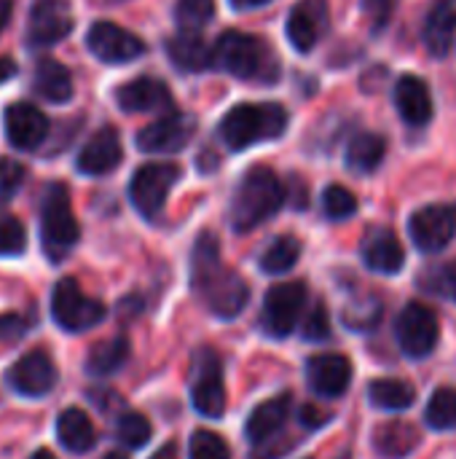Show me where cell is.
Wrapping results in <instances>:
<instances>
[{"instance_id": "6da1fadb", "label": "cell", "mask_w": 456, "mask_h": 459, "mask_svg": "<svg viewBox=\"0 0 456 459\" xmlns=\"http://www.w3.org/2000/svg\"><path fill=\"white\" fill-rule=\"evenodd\" d=\"M212 48H215V67L231 73L234 78L261 81V83H274L280 78V59L263 38L228 30L218 38Z\"/></svg>"}, {"instance_id": "7a4b0ae2", "label": "cell", "mask_w": 456, "mask_h": 459, "mask_svg": "<svg viewBox=\"0 0 456 459\" xmlns=\"http://www.w3.org/2000/svg\"><path fill=\"white\" fill-rule=\"evenodd\" d=\"M290 113L280 102H239L220 118V137L231 151L277 140L288 132Z\"/></svg>"}, {"instance_id": "3957f363", "label": "cell", "mask_w": 456, "mask_h": 459, "mask_svg": "<svg viewBox=\"0 0 456 459\" xmlns=\"http://www.w3.org/2000/svg\"><path fill=\"white\" fill-rule=\"evenodd\" d=\"M282 204H285V188L280 178L266 167H253L242 178L231 199V210H228L231 229L247 234L261 223H266L269 218H274Z\"/></svg>"}, {"instance_id": "277c9868", "label": "cell", "mask_w": 456, "mask_h": 459, "mask_svg": "<svg viewBox=\"0 0 456 459\" xmlns=\"http://www.w3.org/2000/svg\"><path fill=\"white\" fill-rule=\"evenodd\" d=\"M78 237H81V229L73 215L67 188L62 183L48 186L43 196V207H40V242H43L46 255L51 261H62L75 247Z\"/></svg>"}, {"instance_id": "5b68a950", "label": "cell", "mask_w": 456, "mask_h": 459, "mask_svg": "<svg viewBox=\"0 0 456 459\" xmlns=\"http://www.w3.org/2000/svg\"><path fill=\"white\" fill-rule=\"evenodd\" d=\"M51 317L67 333H83L97 328L105 320V307L97 299H89L73 277H65L54 285L51 293Z\"/></svg>"}, {"instance_id": "8992f818", "label": "cell", "mask_w": 456, "mask_h": 459, "mask_svg": "<svg viewBox=\"0 0 456 459\" xmlns=\"http://www.w3.org/2000/svg\"><path fill=\"white\" fill-rule=\"evenodd\" d=\"M191 403L207 420H220L226 414V379L223 360L212 347H202L194 355L191 371Z\"/></svg>"}, {"instance_id": "52a82bcc", "label": "cell", "mask_w": 456, "mask_h": 459, "mask_svg": "<svg viewBox=\"0 0 456 459\" xmlns=\"http://www.w3.org/2000/svg\"><path fill=\"white\" fill-rule=\"evenodd\" d=\"M306 307V285L304 282H280L269 288L261 312V328L271 339H288Z\"/></svg>"}, {"instance_id": "ba28073f", "label": "cell", "mask_w": 456, "mask_h": 459, "mask_svg": "<svg viewBox=\"0 0 456 459\" xmlns=\"http://www.w3.org/2000/svg\"><path fill=\"white\" fill-rule=\"evenodd\" d=\"M395 339L406 358L422 360V358L433 355V350L438 347V339H441L438 315L419 301L406 304L395 320Z\"/></svg>"}, {"instance_id": "9c48e42d", "label": "cell", "mask_w": 456, "mask_h": 459, "mask_svg": "<svg viewBox=\"0 0 456 459\" xmlns=\"http://www.w3.org/2000/svg\"><path fill=\"white\" fill-rule=\"evenodd\" d=\"M177 180H180V167H175V164L140 167L129 183V199H132L134 210L142 218H156L164 210L167 196Z\"/></svg>"}, {"instance_id": "30bf717a", "label": "cell", "mask_w": 456, "mask_h": 459, "mask_svg": "<svg viewBox=\"0 0 456 459\" xmlns=\"http://www.w3.org/2000/svg\"><path fill=\"white\" fill-rule=\"evenodd\" d=\"M196 293L204 299V304L210 307V312L220 320H234L242 315V309L250 301V285L245 282V277H239L231 269H218L204 285L196 288Z\"/></svg>"}, {"instance_id": "8fae6325", "label": "cell", "mask_w": 456, "mask_h": 459, "mask_svg": "<svg viewBox=\"0 0 456 459\" xmlns=\"http://www.w3.org/2000/svg\"><path fill=\"white\" fill-rule=\"evenodd\" d=\"M411 242L422 253H441L456 234V210L449 204H427L409 221Z\"/></svg>"}, {"instance_id": "7c38bea8", "label": "cell", "mask_w": 456, "mask_h": 459, "mask_svg": "<svg viewBox=\"0 0 456 459\" xmlns=\"http://www.w3.org/2000/svg\"><path fill=\"white\" fill-rule=\"evenodd\" d=\"M8 387L22 398H43L56 385V366L43 350L22 355L5 374Z\"/></svg>"}, {"instance_id": "4fadbf2b", "label": "cell", "mask_w": 456, "mask_h": 459, "mask_svg": "<svg viewBox=\"0 0 456 459\" xmlns=\"http://www.w3.org/2000/svg\"><path fill=\"white\" fill-rule=\"evenodd\" d=\"M86 46L97 59H102L108 65L132 62L145 51V43L134 32L124 30L116 22H94L86 35Z\"/></svg>"}, {"instance_id": "5bb4252c", "label": "cell", "mask_w": 456, "mask_h": 459, "mask_svg": "<svg viewBox=\"0 0 456 459\" xmlns=\"http://www.w3.org/2000/svg\"><path fill=\"white\" fill-rule=\"evenodd\" d=\"M196 121L185 113H169L153 124H148L145 129H140L137 134V148L145 153H175L183 151L191 137H194Z\"/></svg>"}, {"instance_id": "9a60e30c", "label": "cell", "mask_w": 456, "mask_h": 459, "mask_svg": "<svg viewBox=\"0 0 456 459\" xmlns=\"http://www.w3.org/2000/svg\"><path fill=\"white\" fill-rule=\"evenodd\" d=\"M328 16H331L328 0H298L288 16V27H285L293 48L301 54L312 51L328 27Z\"/></svg>"}, {"instance_id": "2e32d148", "label": "cell", "mask_w": 456, "mask_h": 459, "mask_svg": "<svg viewBox=\"0 0 456 459\" xmlns=\"http://www.w3.org/2000/svg\"><path fill=\"white\" fill-rule=\"evenodd\" d=\"M306 382L314 395L336 401L352 385V363L344 355H314L306 363Z\"/></svg>"}, {"instance_id": "e0dca14e", "label": "cell", "mask_w": 456, "mask_h": 459, "mask_svg": "<svg viewBox=\"0 0 456 459\" xmlns=\"http://www.w3.org/2000/svg\"><path fill=\"white\" fill-rule=\"evenodd\" d=\"M73 30V13L65 0H40L35 3L27 24V38L35 46H51L67 38Z\"/></svg>"}, {"instance_id": "ac0fdd59", "label": "cell", "mask_w": 456, "mask_h": 459, "mask_svg": "<svg viewBox=\"0 0 456 459\" xmlns=\"http://www.w3.org/2000/svg\"><path fill=\"white\" fill-rule=\"evenodd\" d=\"M8 143L19 151H35L48 134V118L30 102H13L5 110Z\"/></svg>"}, {"instance_id": "d6986e66", "label": "cell", "mask_w": 456, "mask_h": 459, "mask_svg": "<svg viewBox=\"0 0 456 459\" xmlns=\"http://www.w3.org/2000/svg\"><path fill=\"white\" fill-rule=\"evenodd\" d=\"M116 102L126 113H151V110H164L172 108V94L164 81L140 75L134 81H126L116 91Z\"/></svg>"}, {"instance_id": "ffe728a7", "label": "cell", "mask_w": 456, "mask_h": 459, "mask_svg": "<svg viewBox=\"0 0 456 459\" xmlns=\"http://www.w3.org/2000/svg\"><path fill=\"white\" fill-rule=\"evenodd\" d=\"M124 148H121V137L113 126H102L78 153L75 167L83 175H108L121 164Z\"/></svg>"}, {"instance_id": "44dd1931", "label": "cell", "mask_w": 456, "mask_h": 459, "mask_svg": "<svg viewBox=\"0 0 456 459\" xmlns=\"http://www.w3.org/2000/svg\"><path fill=\"white\" fill-rule=\"evenodd\" d=\"M395 105L406 124L411 126H427L433 121V94L419 75H400L395 83Z\"/></svg>"}, {"instance_id": "7402d4cb", "label": "cell", "mask_w": 456, "mask_h": 459, "mask_svg": "<svg viewBox=\"0 0 456 459\" xmlns=\"http://www.w3.org/2000/svg\"><path fill=\"white\" fill-rule=\"evenodd\" d=\"M360 255H363V264L376 274H398L406 264V250L400 239L387 229H376L366 234L360 245Z\"/></svg>"}, {"instance_id": "603a6c76", "label": "cell", "mask_w": 456, "mask_h": 459, "mask_svg": "<svg viewBox=\"0 0 456 459\" xmlns=\"http://www.w3.org/2000/svg\"><path fill=\"white\" fill-rule=\"evenodd\" d=\"M288 417H290V395H277V398L255 406L247 417V425H245L247 441L255 446L269 444L285 428Z\"/></svg>"}, {"instance_id": "cb8c5ba5", "label": "cell", "mask_w": 456, "mask_h": 459, "mask_svg": "<svg viewBox=\"0 0 456 459\" xmlns=\"http://www.w3.org/2000/svg\"><path fill=\"white\" fill-rule=\"evenodd\" d=\"M425 43L435 56H446L456 35V0H435L425 19Z\"/></svg>"}, {"instance_id": "d4e9b609", "label": "cell", "mask_w": 456, "mask_h": 459, "mask_svg": "<svg viewBox=\"0 0 456 459\" xmlns=\"http://www.w3.org/2000/svg\"><path fill=\"white\" fill-rule=\"evenodd\" d=\"M167 54L185 73H202L215 65V48H210L207 40L199 38L196 32H180L169 38Z\"/></svg>"}, {"instance_id": "484cf974", "label": "cell", "mask_w": 456, "mask_h": 459, "mask_svg": "<svg viewBox=\"0 0 456 459\" xmlns=\"http://www.w3.org/2000/svg\"><path fill=\"white\" fill-rule=\"evenodd\" d=\"M56 438L70 455H86L97 444L91 420L81 409H65L56 420Z\"/></svg>"}, {"instance_id": "4316f807", "label": "cell", "mask_w": 456, "mask_h": 459, "mask_svg": "<svg viewBox=\"0 0 456 459\" xmlns=\"http://www.w3.org/2000/svg\"><path fill=\"white\" fill-rule=\"evenodd\" d=\"M384 153H387V140L376 132H363L349 143L344 164L355 175H371L384 161Z\"/></svg>"}, {"instance_id": "83f0119b", "label": "cell", "mask_w": 456, "mask_h": 459, "mask_svg": "<svg viewBox=\"0 0 456 459\" xmlns=\"http://www.w3.org/2000/svg\"><path fill=\"white\" fill-rule=\"evenodd\" d=\"M129 342L126 336H116V339H108V342H99L91 347L89 358H86V374L89 377H97V379H105V377H113L118 374L126 360H129Z\"/></svg>"}, {"instance_id": "f1b7e54d", "label": "cell", "mask_w": 456, "mask_h": 459, "mask_svg": "<svg viewBox=\"0 0 456 459\" xmlns=\"http://www.w3.org/2000/svg\"><path fill=\"white\" fill-rule=\"evenodd\" d=\"M374 446L382 457L403 459L419 446V433L409 422H384L374 433Z\"/></svg>"}, {"instance_id": "f546056e", "label": "cell", "mask_w": 456, "mask_h": 459, "mask_svg": "<svg viewBox=\"0 0 456 459\" xmlns=\"http://www.w3.org/2000/svg\"><path fill=\"white\" fill-rule=\"evenodd\" d=\"M35 89L48 102H67L73 97L70 70L56 59H40L35 67Z\"/></svg>"}, {"instance_id": "4dcf8cb0", "label": "cell", "mask_w": 456, "mask_h": 459, "mask_svg": "<svg viewBox=\"0 0 456 459\" xmlns=\"http://www.w3.org/2000/svg\"><path fill=\"white\" fill-rule=\"evenodd\" d=\"M414 398V387L400 379H374L368 385V401L382 411H406Z\"/></svg>"}, {"instance_id": "1f68e13d", "label": "cell", "mask_w": 456, "mask_h": 459, "mask_svg": "<svg viewBox=\"0 0 456 459\" xmlns=\"http://www.w3.org/2000/svg\"><path fill=\"white\" fill-rule=\"evenodd\" d=\"M218 269H220V242L210 231H204L196 239L194 253H191V285H194V290L199 285H204Z\"/></svg>"}, {"instance_id": "d6a6232c", "label": "cell", "mask_w": 456, "mask_h": 459, "mask_svg": "<svg viewBox=\"0 0 456 459\" xmlns=\"http://www.w3.org/2000/svg\"><path fill=\"white\" fill-rule=\"evenodd\" d=\"M301 258V242L296 237H277L261 255V269L266 274H285Z\"/></svg>"}, {"instance_id": "836d02e7", "label": "cell", "mask_w": 456, "mask_h": 459, "mask_svg": "<svg viewBox=\"0 0 456 459\" xmlns=\"http://www.w3.org/2000/svg\"><path fill=\"white\" fill-rule=\"evenodd\" d=\"M425 422L438 433L456 430V390L441 387L433 393V398L425 409Z\"/></svg>"}, {"instance_id": "e575fe53", "label": "cell", "mask_w": 456, "mask_h": 459, "mask_svg": "<svg viewBox=\"0 0 456 459\" xmlns=\"http://www.w3.org/2000/svg\"><path fill=\"white\" fill-rule=\"evenodd\" d=\"M419 288L425 293L435 296V299H443V301L456 304V266H449V264L427 266L419 274Z\"/></svg>"}, {"instance_id": "d590c367", "label": "cell", "mask_w": 456, "mask_h": 459, "mask_svg": "<svg viewBox=\"0 0 456 459\" xmlns=\"http://www.w3.org/2000/svg\"><path fill=\"white\" fill-rule=\"evenodd\" d=\"M215 16V0H177L175 19L183 32H199Z\"/></svg>"}, {"instance_id": "8d00e7d4", "label": "cell", "mask_w": 456, "mask_h": 459, "mask_svg": "<svg viewBox=\"0 0 456 459\" xmlns=\"http://www.w3.org/2000/svg\"><path fill=\"white\" fill-rule=\"evenodd\" d=\"M151 436H153V428L142 414L129 411V414H121L116 422V438L126 449H142L151 441Z\"/></svg>"}, {"instance_id": "74e56055", "label": "cell", "mask_w": 456, "mask_h": 459, "mask_svg": "<svg viewBox=\"0 0 456 459\" xmlns=\"http://www.w3.org/2000/svg\"><path fill=\"white\" fill-rule=\"evenodd\" d=\"M341 320L352 331H371L382 320V304H379V299H371V296L352 301L349 307H344Z\"/></svg>"}, {"instance_id": "f35d334b", "label": "cell", "mask_w": 456, "mask_h": 459, "mask_svg": "<svg viewBox=\"0 0 456 459\" xmlns=\"http://www.w3.org/2000/svg\"><path fill=\"white\" fill-rule=\"evenodd\" d=\"M323 212L331 221H347V218H352L357 212V199H355V194L347 186L333 183L323 194Z\"/></svg>"}, {"instance_id": "ab89813d", "label": "cell", "mask_w": 456, "mask_h": 459, "mask_svg": "<svg viewBox=\"0 0 456 459\" xmlns=\"http://www.w3.org/2000/svg\"><path fill=\"white\" fill-rule=\"evenodd\" d=\"M188 459H231V449L228 444L210 430H196L191 436V452Z\"/></svg>"}, {"instance_id": "60d3db41", "label": "cell", "mask_w": 456, "mask_h": 459, "mask_svg": "<svg viewBox=\"0 0 456 459\" xmlns=\"http://www.w3.org/2000/svg\"><path fill=\"white\" fill-rule=\"evenodd\" d=\"M27 247V231L19 218L0 212V255H22Z\"/></svg>"}, {"instance_id": "b9f144b4", "label": "cell", "mask_w": 456, "mask_h": 459, "mask_svg": "<svg viewBox=\"0 0 456 459\" xmlns=\"http://www.w3.org/2000/svg\"><path fill=\"white\" fill-rule=\"evenodd\" d=\"M304 339L306 342H328L331 339V315L323 301H314V307L304 315Z\"/></svg>"}, {"instance_id": "7bdbcfd3", "label": "cell", "mask_w": 456, "mask_h": 459, "mask_svg": "<svg viewBox=\"0 0 456 459\" xmlns=\"http://www.w3.org/2000/svg\"><path fill=\"white\" fill-rule=\"evenodd\" d=\"M24 183V167L13 159H0V202L13 199V194Z\"/></svg>"}, {"instance_id": "ee69618b", "label": "cell", "mask_w": 456, "mask_h": 459, "mask_svg": "<svg viewBox=\"0 0 456 459\" xmlns=\"http://www.w3.org/2000/svg\"><path fill=\"white\" fill-rule=\"evenodd\" d=\"M395 5H398V0H363V13L371 22L374 32H382L390 24Z\"/></svg>"}, {"instance_id": "f6af8a7d", "label": "cell", "mask_w": 456, "mask_h": 459, "mask_svg": "<svg viewBox=\"0 0 456 459\" xmlns=\"http://www.w3.org/2000/svg\"><path fill=\"white\" fill-rule=\"evenodd\" d=\"M27 331H30L27 317H22L16 312L0 315V342H19Z\"/></svg>"}, {"instance_id": "bcb514c9", "label": "cell", "mask_w": 456, "mask_h": 459, "mask_svg": "<svg viewBox=\"0 0 456 459\" xmlns=\"http://www.w3.org/2000/svg\"><path fill=\"white\" fill-rule=\"evenodd\" d=\"M301 417H306V420H304L306 428H323V425L328 422V417L320 414V411H314L312 406H304V409H301Z\"/></svg>"}, {"instance_id": "7dc6e473", "label": "cell", "mask_w": 456, "mask_h": 459, "mask_svg": "<svg viewBox=\"0 0 456 459\" xmlns=\"http://www.w3.org/2000/svg\"><path fill=\"white\" fill-rule=\"evenodd\" d=\"M13 75H16V62L11 56H0V83H5Z\"/></svg>"}, {"instance_id": "c3c4849f", "label": "cell", "mask_w": 456, "mask_h": 459, "mask_svg": "<svg viewBox=\"0 0 456 459\" xmlns=\"http://www.w3.org/2000/svg\"><path fill=\"white\" fill-rule=\"evenodd\" d=\"M175 457H177V446H175V444H167V446H161V449H159V452H156L151 459H175Z\"/></svg>"}, {"instance_id": "681fc988", "label": "cell", "mask_w": 456, "mask_h": 459, "mask_svg": "<svg viewBox=\"0 0 456 459\" xmlns=\"http://www.w3.org/2000/svg\"><path fill=\"white\" fill-rule=\"evenodd\" d=\"M269 0H231V5L234 8H239V11H247V8H258V5H266Z\"/></svg>"}, {"instance_id": "f907efd6", "label": "cell", "mask_w": 456, "mask_h": 459, "mask_svg": "<svg viewBox=\"0 0 456 459\" xmlns=\"http://www.w3.org/2000/svg\"><path fill=\"white\" fill-rule=\"evenodd\" d=\"M8 19H11V0H0V32L8 24Z\"/></svg>"}, {"instance_id": "816d5d0a", "label": "cell", "mask_w": 456, "mask_h": 459, "mask_svg": "<svg viewBox=\"0 0 456 459\" xmlns=\"http://www.w3.org/2000/svg\"><path fill=\"white\" fill-rule=\"evenodd\" d=\"M30 459H54V455H51L48 449H38V452H35Z\"/></svg>"}, {"instance_id": "f5cc1de1", "label": "cell", "mask_w": 456, "mask_h": 459, "mask_svg": "<svg viewBox=\"0 0 456 459\" xmlns=\"http://www.w3.org/2000/svg\"><path fill=\"white\" fill-rule=\"evenodd\" d=\"M102 459H126V457H124L121 452H110V455H105V457H102Z\"/></svg>"}]
</instances>
